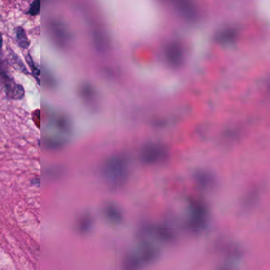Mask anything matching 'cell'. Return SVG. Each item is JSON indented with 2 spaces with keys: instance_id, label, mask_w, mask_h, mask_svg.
I'll list each match as a JSON object with an SVG mask.
<instances>
[{
  "instance_id": "1",
  "label": "cell",
  "mask_w": 270,
  "mask_h": 270,
  "mask_svg": "<svg viewBox=\"0 0 270 270\" xmlns=\"http://www.w3.org/2000/svg\"><path fill=\"white\" fill-rule=\"evenodd\" d=\"M47 120L43 141L49 149H59L68 142L71 137V121L66 115L57 112L49 114Z\"/></svg>"
},
{
  "instance_id": "2",
  "label": "cell",
  "mask_w": 270,
  "mask_h": 270,
  "mask_svg": "<svg viewBox=\"0 0 270 270\" xmlns=\"http://www.w3.org/2000/svg\"><path fill=\"white\" fill-rule=\"evenodd\" d=\"M48 33L52 42L61 49H65L71 45L72 36L68 26L60 20H52L48 23Z\"/></svg>"
},
{
  "instance_id": "3",
  "label": "cell",
  "mask_w": 270,
  "mask_h": 270,
  "mask_svg": "<svg viewBox=\"0 0 270 270\" xmlns=\"http://www.w3.org/2000/svg\"><path fill=\"white\" fill-rule=\"evenodd\" d=\"M0 81L8 98L14 100H21L25 96L24 87L15 82V80L10 75L9 71L4 66L2 61H0Z\"/></svg>"
},
{
  "instance_id": "4",
  "label": "cell",
  "mask_w": 270,
  "mask_h": 270,
  "mask_svg": "<svg viewBox=\"0 0 270 270\" xmlns=\"http://www.w3.org/2000/svg\"><path fill=\"white\" fill-rule=\"evenodd\" d=\"M125 159L120 156H114L107 160L104 165L103 173L109 180L118 179L125 171Z\"/></svg>"
},
{
  "instance_id": "5",
  "label": "cell",
  "mask_w": 270,
  "mask_h": 270,
  "mask_svg": "<svg viewBox=\"0 0 270 270\" xmlns=\"http://www.w3.org/2000/svg\"><path fill=\"white\" fill-rule=\"evenodd\" d=\"M167 154V150L162 144H151L145 146L142 151L143 158L148 162H155L162 159Z\"/></svg>"
},
{
  "instance_id": "6",
  "label": "cell",
  "mask_w": 270,
  "mask_h": 270,
  "mask_svg": "<svg viewBox=\"0 0 270 270\" xmlns=\"http://www.w3.org/2000/svg\"><path fill=\"white\" fill-rule=\"evenodd\" d=\"M166 53H167V58L169 61L170 64L178 65L181 63L182 51H181V47L176 43L170 44L167 47Z\"/></svg>"
},
{
  "instance_id": "7",
  "label": "cell",
  "mask_w": 270,
  "mask_h": 270,
  "mask_svg": "<svg viewBox=\"0 0 270 270\" xmlns=\"http://www.w3.org/2000/svg\"><path fill=\"white\" fill-rule=\"evenodd\" d=\"M15 34H16V40L18 45L23 49H26L31 45V41L27 38L26 33L22 27L18 26L15 28Z\"/></svg>"
},
{
  "instance_id": "8",
  "label": "cell",
  "mask_w": 270,
  "mask_h": 270,
  "mask_svg": "<svg viewBox=\"0 0 270 270\" xmlns=\"http://www.w3.org/2000/svg\"><path fill=\"white\" fill-rule=\"evenodd\" d=\"M178 4L180 11L183 13L185 16L188 17V18H193L194 16L195 11H194V7L191 5V3L180 1Z\"/></svg>"
},
{
  "instance_id": "9",
  "label": "cell",
  "mask_w": 270,
  "mask_h": 270,
  "mask_svg": "<svg viewBox=\"0 0 270 270\" xmlns=\"http://www.w3.org/2000/svg\"><path fill=\"white\" fill-rule=\"evenodd\" d=\"M79 94L83 99L85 100V101H92V98H94V91L91 86L88 85V84H84L80 88Z\"/></svg>"
},
{
  "instance_id": "10",
  "label": "cell",
  "mask_w": 270,
  "mask_h": 270,
  "mask_svg": "<svg viewBox=\"0 0 270 270\" xmlns=\"http://www.w3.org/2000/svg\"><path fill=\"white\" fill-rule=\"evenodd\" d=\"M27 63H28L29 66L31 68V71H32L33 75H34L35 79L38 81V84H41V79H40V75H41V71L37 68L36 66L35 63H34V60L30 54L27 55L26 58Z\"/></svg>"
},
{
  "instance_id": "11",
  "label": "cell",
  "mask_w": 270,
  "mask_h": 270,
  "mask_svg": "<svg viewBox=\"0 0 270 270\" xmlns=\"http://www.w3.org/2000/svg\"><path fill=\"white\" fill-rule=\"evenodd\" d=\"M90 226H91V218L89 215H84L78 220L77 227H78V231L81 232H86L89 230Z\"/></svg>"
},
{
  "instance_id": "12",
  "label": "cell",
  "mask_w": 270,
  "mask_h": 270,
  "mask_svg": "<svg viewBox=\"0 0 270 270\" xmlns=\"http://www.w3.org/2000/svg\"><path fill=\"white\" fill-rule=\"evenodd\" d=\"M11 60L12 64H14V66L16 67L19 71H21V72L25 73V74H29L28 71H26V68H25V65H24V64H22V62L18 59V56L13 53L12 52H11Z\"/></svg>"
},
{
  "instance_id": "13",
  "label": "cell",
  "mask_w": 270,
  "mask_h": 270,
  "mask_svg": "<svg viewBox=\"0 0 270 270\" xmlns=\"http://www.w3.org/2000/svg\"><path fill=\"white\" fill-rule=\"evenodd\" d=\"M41 12V1L36 0L31 4L30 9L27 11L26 14H30L31 16H37Z\"/></svg>"
},
{
  "instance_id": "14",
  "label": "cell",
  "mask_w": 270,
  "mask_h": 270,
  "mask_svg": "<svg viewBox=\"0 0 270 270\" xmlns=\"http://www.w3.org/2000/svg\"><path fill=\"white\" fill-rule=\"evenodd\" d=\"M235 32L233 31L232 29L231 30H225V31L221 32V36L219 38H221V40H224V41H228V40H231V38H234Z\"/></svg>"
},
{
  "instance_id": "15",
  "label": "cell",
  "mask_w": 270,
  "mask_h": 270,
  "mask_svg": "<svg viewBox=\"0 0 270 270\" xmlns=\"http://www.w3.org/2000/svg\"><path fill=\"white\" fill-rule=\"evenodd\" d=\"M2 46H3V35L2 34H0V51H1V49H2Z\"/></svg>"
}]
</instances>
